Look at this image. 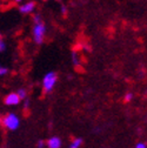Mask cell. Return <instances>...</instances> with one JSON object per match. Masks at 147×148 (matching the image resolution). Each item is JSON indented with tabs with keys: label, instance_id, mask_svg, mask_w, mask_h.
Instances as JSON below:
<instances>
[{
	"label": "cell",
	"instance_id": "obj_2",
	"mask_svg": "<svg viewBox=\"0 0 147 148\" xmlns=\"http://www.w3.org/2000/svg\"><path fill=\"white\" fill-rule=\"evenodd\" d=\"M57 80H58V75H57V73H54V72H49L44 77L43 88H44V90L46 92V93H49V92L53 89Z\"/></svg>",
	"mask_w": 147,
	"mask_h": 148
},
{
	"label": "cell",
	"instance_id": "obj_5",
	"mask_svg": "<svg viewBox=\"0 0 147 148\" xmlns=\"http://www.w3.org/2000/svg\"><path fill=\"white\" fill-rule=\"evenodd\" d=\"M35 6H36L35 1H27L26 4H24V5H21L19 7V11L23 14H30L35 10Z\"/></svg>",
	"mask_w": 147,
	"mask_h": 148
},
{
	"label": "cell",
	"instance_id": "obj_4",
	"mask_svg": "<svg viewBox=\"0 0 147 148\" xmlns=\"http://www.w3.org/2000/svg\"><path fill=\"white\" fill-rule=\"evenodd\" d=\"M20 101H21V99H20L19 95H18V93H11L4 100L5 105H7V106H15V105L19 103Z\"/></svg>",
	"mask_w": 147,
	"mask_h": 148
},
{
	"label": "cell",
	"instance_id": "obj_6",
	"mask_svg": "<svg viewBox=\"0 0 147 148\" xmlns=\"http://www.w3.org/2000/svg\"><path fill=\"white\" fill-rule=\"evenodd\" d=\"M46 145L48 146V148H60L61 147V140L58 136H53L46 142Z\"/></svg>",
	"mask_w": 147,
	"mask_h": 148
},
{
	"label": "cell",
	"instance_id": "obj_1",
	"mask_svg": "<svg viewBox=\"0 0 147 148\" xmlns=\"http://www.w3.org/2000/svg\"><path fill=\"white\" fill-rule=\"evenodd\" d=\"M33 23H34V27H33V38L36 45H41L44 42L45 39V34H46V26L44 24V21L41 20L40 15H34L33 16Z\"/></svg>",
	"mask_w": 147,
	"mask_h": 148
},
{
	"label": "cell",
	"instance_id": "obj_15",
	"mask_svg": "<svg viewBox=\"0 0 147 148\" xmlns=\"http://www.w3.org/2000/svg\"><path fill=\"white\" fill-rule=\"evenodd\" d=\"M135 148H147V147H146V145H145V143L140 142V143H138V145L135 146Z\"/></svg>",
	"mask_w": 147,
	"mask_h": 148
},
{
	"label": "cell",
	"instance_id": "obj_12",
	"mask_svg": "<svg viewBox=\"0 0 147 148\" xmlns=\"http://www.w3.org/2000/svg\"><path fill=\"white\" fill-rule=\"evenodd\" d=\"M7 72H8V69L6 67L0 65V77H3V75H5V74H7Z\"/></svg>",
	"mask_w": 147,
	"mask_h": 148
},
{
	"label": "cell",
	"instance_id": "obj_14",
	"mask_svg": "<svg viewBox=\"0 0 147 148\" xmlns=\"http://www.w3.org/2000/svg\"><path fill=\"white\" fill-rule=\"evenodd\" d=\"M45 145H46V142L44 140H40V141H38V145H36V146H38V148H44Z\"/></svg>",
	"mask_w": 147,
	"mask_h": 148
},
{
	"label": "cell",
	"instance_id": "obj_3",
	"mask_svg": "<svg viewBox=\"0 0 147 148\" xmlns=\"http://www.w3.org/2000/svg\"><path fill=\"white\" fill-rule=\"evenodd\" d=\"M1 121H3L4 126L7 129H10V131H14V129H16L18 127H19V125H20L19 118H18L15 114H13V113H10V114L5 115Z\"/></svg>",
	"mask_w": 147,
	"mask_h": 148
},
{
	"label": "cell",
	"instance_id": "obj_18",
	"mask_svg": "<svg viewBox=\"0 0 147 148\" xmlns=\"http://www.w3.org/2000/svg\"><path fill=\"white\" fill-rule=\"evenodd\" d=\"M0 122H1V119H0Z\"/></svg>",
	"mask_w": 147,
	"mask_h": 148
},
{
	"label": "cell",
	"instance_id": "obj_9",
	"mask_svg": "<svg viewBox=\"0 0 147 148\" xmlns=\"http://www.w3.org/2000/svg\"><path fill=\"white\" fill-rule=\"evenodd\" d=\"M72 61L74 65H79V59H78V54L76 52L72 53Z\"/></svg>",
	"mask_w": 147,
	"mask_h": 148
},
{
	"label": "cell",
	"instance_id": "obj_13",
	"mask_svg": "<svg viewBox=\"0 0 147 148\" xmlns=\"http://www.w3.org/2000/svg\"><path fill=\"white\" fill-rule=\"evenodd\" d=\"M60 11H61V14H63L64 16H66V14H67V8H66V6H65V5H61Z\"/></svg>",
	"mask_w": 147,
	"mask_h": 148
},
{
	"label": "cell",
	"instance_id": "obj_19",
	"mask_svg": "<svg viewBox=\"0 0 147 148\" xmlns=\"http://www.w3.org/2000/svg\"><path fill=\"white\" fill-rule=\"evenodd\" d=\"M44 1H47V0H44Z\"/></svg>",
	"mask_w": 147,
	"mask_h": 148
},
{
	"label": "cell",
	"instance_id": "obj_7",
	"mask_svg": "<svg viewBox=\"0 0 147 148\" xmlns=\"http://www.w3.org/2000/svg\"><path fill=\"white\" fill-rule=\"evenodd\" d=\"M81 143H82V140L81 139H74V140H73V142L71 143L69 148H80Z\"/></svg>",
	"mask_w": 147,
	"mask_h": 148
},
{
	"label": "cell",
	"instance_id": "obj_10",
	"mask_svg": "<svg viewBox=\"0 0 147 148\" xmlns=\"http://www.w3.org/2000/svg\"><path fill=\"white\" fill-rule=\"evenodd\" d=\"M132 99H133V94L131 93H126L125 94V97H124V100H125V102H130V101H132Z\"/></svg>",
	"mask_w": 147,
	"mask_h": 148
},
{
	"label": "cell",
	"instance_id": "obj_11",
	"mask_svg": "<svg viewBox=\"0 0 147 148\" xmlns=\"http://www.w3.org/2000/svg\"><path fill=\"white\" fill-rule=\"evenodd\" d=\"M5 49H6V44H5L4 39H3V36L0 35V52H4Z\"/></svg>",
	"mask_w": 147,
	"mask_h": 148
},
{
	"label": "cell",
	"instance_id": "obj_8",
	"mask_svg": "<svg viewBox=\"0 0 147 148\" xmlns=\"http://www.w3.org/2000/svg\"><path fill=\"white\" fill-rule=\"evenodd\" d=\"M18 95L20 97L21 100L26 99V98H27V92H26V89H25V88H20L19 90H18Z\"/></svg>",
	"mask_w": 147,
	"mask_h": 148
},
{
	"label": "cell",
	"instance_id": "obj_17",
	"mask_svg": "<svg viewBox=\"0 0 147 148\" xmlns=\"http://www.w3.org/2000/svg\"><path fill=\"white\" fill-rule=\"evenodd\" d=\"M14 1H15V3H21L23 0H14Z\"/></svg>",
	"mask_w": 147,
	"mask_h": 148
},
{
	"label": "cell",
	"instance_id": "obj_16",
	"mask_svg": "<svg viewBox=\"0 0 147 148\" xmlns=\"http://www.w3.org/2000/svg\"><path fill=\"white\" fill-rule=\"evenodd\" d=\"M28 107H30V100H26V101H25V105H24V109L27 110Z\"/></svg>",
	"mask_w": 147,
	"mask_h": 148
}]
</instances>
